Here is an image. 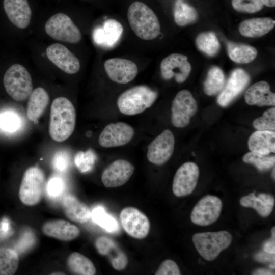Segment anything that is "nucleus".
I'll use <instances>...</instances> for the list:
<instances>
[{"label": "nucleus", "mask_w": 275, "mask_h": 275, "mask_svg": "<svg viewBox=\"0 0 275 275\" xmlns=\"http://www.w3.org/2000/svg\"><path fill=\"white\" fill-rule=\"evenodd\" d=\"M199 254L206 260L213 261L232 242V236L227 231L195 233L192 237Z\"/></svg>", "instance_id": "39448f33"}, {"label": "nucleus", "mask_w": 275, "mask_h": 275, "mask_svg": "<svg viewBox=\"0 0 275 275\" xmlns=\"http://www.w3.org/2000/svg\"><path fill=\"white\" fill-rule=\"evenodd\" d=\"M104 68L110 79L118 84H127L133 80L138 73L136 64L123 58L107 60L104 63Z\"/></svg>", "instance_id": "2eb2a0df"}, {"label": "nucleus", "mask_w": 275, "mask_h": 275, "mask_svg": "<svg viewBox=\"0 0 275 275\" xmlns=\"http://www.w3.org/2000/svg\"><path fill=\"white\" fill-rule=\"evenodd\" d=\"M127 19L133 32L142 40H153L160 34V25L156 15L141 2H134L130 5Z\"/></svg>", "instance_id": "f03ea898"}, {"label": "nucleus", "mask_w": 275, "mask_h": 275, "mask_svg": "<svg viewBox=\"0 0 275 275\" xmlns=\"http://www.w3.org/2000/svg\"><path fill=\"white\" fill-rule=\"evenodd\" d=\"M240 204L245 207H250L256 210L262 217L269 216L273 210L274 205V197L268 194L261 193L256 196L254 193L242 197Z\"/></svg>", "instance_id": "393cba45"}, {"label": "nucleus", "mask_w": 275, "mask_h": 275, "mask_svg": "<svg viewBox=\"0 0 275 275\" xmlns=\"http://www.w3.org/2000/svg\"><path fill=\"white\" fill-rule=\"evenodd\" d=\"M20 125L19 117L13 113H5L0 115V127L4 130L13 132Z\"/></svg>", "instance_id": "58836bf2"}, {"label": "nucleus", "mask_w": 275, "mask_h": 275, "mask_svg": "<svg viewBox=\"0 0 275 275\" xmlns=\"http://www.w3.org/2000/svg\"><path fill=\"white\" fill-rule=\"evenodd\" d=\"M255 258L258 261L266 263L274 262V254H270L265 252H260L256 254Z\"/></svg>", "instance_id": "a18cd8bd"}, {"label": "nucleus", "mask_w": 275, "mask_h": 275, "mask_svg": "<svg viewBox=\"0 0 275 275\" xmlns=\"http://www.w3.org/2000/svg\"><path fill=\"white\" fill-rule=\"evenodd\" d=\"M157 97V92L150 87L139 85L122 93L117 99V104L122 114L133 116L142 113L151 107Z\"/></svg>", "instance_id": "7ed1b4c3"}, {"label": "nucleus", "mask_w": 275, "mask_h": 275, "mask_svg": "<svg viewBox=\"0 0 275 275\" xmlns=\"http://www.w3.org/2000/svg\"><path fill=\"white\" fill-rule=\"evenodd\" d=\"M95 246L100 254L108 258L115 269L122 270L126 268L127 256L114 240L107 236H99L95 240Z\"/></svg>", "instance_id": "aec40b11"}, {"label": "nucleus", "mask_w": 275, "mask_h": 275, "mask_svg": "<svg viewBox=\"0 0 275 275\" xmlns=\"http://www.w3.org/2000/svg\"><path fill=\"white\" fill-rule=\"evenodd\" d=\"M242 160L245 163L253 164L261 172L269 170L274 167L275 164L274 156H269L252 151L244 154L242 157Z\"/></svg>", "instance_id": "c9c22d12"}, {"label": "nucleus", "mask_w": 275, "mask_h": 275, "mask_svg": "<svg viewBox=\"0 0 275 275\" xmlns=\"http://www.w3.org/2000/svg\"><path fill=\"white\" fill-rule=\"evenodd\" d=\"M155 275H180V271L176 263L172 260L167 259L162 262Z\"/></svg>", "instance_id": "a19ab883"}, {"label": "nucleus", "mask_w": 275, "mask_h": 275, "mask_svg": "<svg viewBox=\"0 0 275 275\" xmlns=\"http://www.w3.org/2000/svg\"><path fill=\"white\" fill-rule=\"evenodd\" d=\"M53 164L57 170L61 172L65 171L68 164L67 153L63 151L57 152L53 157Z\"/></svg>", "instance_id": "37998d69"}, {"label": "nucleus", "mask_w": 275, "mask_h": 275, "mask_svg": "<svg viewBox=\"0 0 275 275\" xmlns=\"http://www.w3.org/2000/svg\"><path fill=\"white\" fill-rule=\"evenodd\" d=\"M123 32V26L119 21L109 19L104 22L102 28L97 30L96 40L104 47L112 48L118 43Z\"/></svg>", "instance_id": "bb28decb"}, {"label": "nucleus", "mask_w": 275, "mask_h": 275, "mask_svg": "<svg viewBox=\"0 0 275 275\" xmlns=\"http://www.w3.org/2000/svg\"><path fill=\"white\" fill-rule=\"evenodd\" d=\"M232 5L237 11L249 13L258 12L264 6L261 0H232Z\"/></svg>", "instance_id": "4c0bfd02"}, {"label": "nucleus", "mask_w": 275, "mask_h": 275, "mask_svg": "<svg viewBox=\"0 0 275 275\" xmlns=\"http://www.w3.org/2000/svg\"><path fill=\"white\" fill-rule=\"evenodd\" d=\"M19 258L13 250L0 248V275H12L17 270Z\"/></svg>", "instance_id": "72a5a7b5"}, {"label": "nucleus", "mask_w": 275, "mask_h": 275, "mask_svg": "<svg viewBox=\"0 0 275 275\" xmlns=\"http://www.w3.org/2000/svg\"><path fill=\"white\" fill-rule=\"evenodd\" d=\"M227 51L230 58L233 61L240 64L251 62L257 55V51L254 47L232 42L227 43Z\"/></svg>", "instance_id": "c85d7f7f"}, {"label": "nucleus", "mask_w": 275, "mask_h": 275, "mask_svg": "<svg viewBox=\"0 0 275 275\" xmlns=\"http://www.w3.org/2000/svg\"><path fill=\"white\" fill-rule=\"evenodd\" d=\"M274 166L273 167V170H272V178H273V179H274V177H275V176H274Z\"/></svg>", "instance_id": "09e8293b"}, {"label": "nucleus", "mask_w": 275, "mask_h": 275, "mask_svg": "<svg viewBox=\"0 0 275 275\" xmlns=\"http://www.w3.org/2000/svg\"><path fill=\"white\" fill-rule=\"evenodd\" d=\"M121 225L130 236L136 239H143L149 233L150 222L147 216L138 209L127 207L120 214Z\"/></svg>", "instance_id": "9d476101"}, {"label": "nucleus", "mask_w": 275, "mask_h": 275, "mask_svg": "<svg viewBox=\"0 0 275 275\" xmlns=\"http://www.w3.org/2000/svg\"><path fill=\"white\" fill-rule=\"evenodd\" d=\"M134 135V129L130 125L122 122L111 123L100 133L98 142L104 148L119 147L128 144Z\"/></svg>", "instance_id": "f8f14e48"}, {"label": "nucleus", "mask_w": 275, "mask_h": 275, "mask_svg": "<svg viewBox=\"0 0 275 275\" xmlns=\"http://www.w3.org/2000/svg\"><path fill=\"white\" fill-rule=\"evenodd\" d=\"M67 266L73 273L79 275H94L96 268L91 260L78 252H73L69 256Z\"/></svg>", "instance_id": "c756f323"}, {"label": "nucleus", "mask_w": 275, "mask_h": 275, "mask_svg": "<svg viewBox=\"0 0 275 275\" xmlns=\"http://www.w3.org/2000/svg\"><path fill=\"white\" fill-rule=\"evenodd\" d=\"M248 147L252 152L269 155L275 152V132L269 130H257L248 140Z\"/></svg>", "instance_id": "b1692460"}, {"label": "nucleus", "mask_w": 275, "mask_h": 275, "mask_svg": "<svg viewBox=\"0 0 275 275\" xmlns=\"http://www.w3.org/2000/svg\"><path fill=\"white\" fill-rule=\"evenodd\" d=\"M246 103L250 105L274 106L275 94L270 90V85L265 81L255 83L246 91Z\"/></svg>", "instance_id": "412c9836"}, {"label": "nucleus", "mask_w": 275, "mask_h": 275, "mask_svg": "<svg viewBox=\"0 0 275 275\" xmlns=\"http://www.w3.org/2000/svg\"><path fill=\"white\" fill-rule=\"evenodd\" d=\"M174 148V135L170 130L166 129L157 136L148 145L147 153V159L154 164L162 165L171 158Z\"/></svg>", "instance_id": "9b49d317"}, {"label": "nucleus", "mask_w": 275, "mask_h": 275, "mask_svg": "<svg viewBox=\"0 0 275 275\" xmlns=\"http://www.w3.org/2000/svg\"><path fill=\"white\" fill-rule=\"evenodd\" d=\"M64 187V182L61 178L53 177L48 182L47 185V194L51 197H57L62 193Z\"/></svg>", "instance_id": "79ce46f5"}, {"label": "nucleus", "mask_w": 275, "mask_h": 275, "mask_svg": "<svg viewBox=\"0 0 275 275\" xmlns=\"http://www.w3.org/2000/svg\"><path fill=\"white\" fill-rule=\"evenodd\" d=\"M199 177L198 166L192 162H187L177 170L173 182L172 189L177 197L190 194L196 188Z\"/></svg>", "instance_id": "ddd939ff"}, {"label": "nucleus", "mask_w": 275, "mask_h": 275, "mask_svg": "<svg viewBox=\"0 0 275 275\" xmlns=\"http://www.w3.org/2000/svg\"><path fill=\"white\" fill-rule=\"evenodd\" d=\"M4 11L9 21L21 29L27 28L32 16L29 0H3Z\"/></svg>", "instance_id": "6ab92c4d"}, {"label": "nucleus", "mask_w": 275, "mask_h": 275, "mask_svg": "<svg viewBox=\"0 0 275 275\" xmlns=\"http://www.w3.org/2000/svg\"><path fill=\"white\" fill-rule=\"evenodd\" d=\"M197 110V103L191 93L186 90L179 91L172 102V124L177 128L186 127L189 125L190 118L196 114Z\"/></svg>", "instance_id": "6e6552de"}, {"label": "nucleus", "mask_w": 275, "mask_h": 275, "mask_svg": "<svg viewBox=\"0 0 275 275\" xmlns=\"http://www.w3.org/2000/svg\"><path fill=\"white\" fill-rule=\"evenodd\" d=\"M253 274L257 275H267L272 274L273 273L272 271L267 269H259L254 271Z\"/></svg>", "instance_id": "49530a36"}, {"label": "nucleus", "mask_w": 275, "mask_h": 275, "mask_svg": "<svg viewBox=\"0 0 275 275\" xmlns=\"http://www.w3.org/2000/svg\"><path fill=\"white\" fill-rule=\"evenodd\" d=\"M45 177L42 171L32 167L24 172L19 191L21 201L25 205L33 206L40 200Z\"/></svg>", "instance_id": "0eeeda50"}, {"label": "nucleus", "mask_w": 275, "mask_h": 275, "mask_svg": "<svg viewBox=\"0 0 275 275\" xmlns=\"http://www.w3.org/2000/svg\"><path fill=\"white\" fill-rule=\"evenodd\" d=\"M45 30L52 39L69 43H77L82 38L79 29L66 13L58 12L46 22Z\"/></svg>", "instance_id": "423d86ee"}, {"label": "nucleus", "mask_w": 275, "mask_h": 275, "mask_svg": "<svg viewBox=\"0 0 275 275\" xmlns=\"http://www.w3.org/2000/svg\"><path fill=\"white\" fill-rule=\"evenodd\" d=\"M49 97L47 91L42 87L34 90L29 96L27 107V117L31 121H37L47 106Z\"/></svg>", "instance_id": "cd10ccee"}, {"label": "nucleus", "mask_w": 275, "mask_h": 275, "mask_svg": "<svg viewBox=\"0 0 275 275\" xmlns=\"http://www.w3.org/2000/svg\"><path fill=\"white\" fill-rule=\"evenodd\" d=\"M62 205L65 215L72 221L84 223L91 217V211L89 207L74 196L68 195L65 196Z\"/></svg>", "instance_id": "a878e982"}, {"label": "nucleus", "mask_w": 275, "mask_h": 275, "mask_svg": "<svg viewBox=\"0 0 275 275\" xmlns=\"http://www.w3.org/2000/svg\"><path fill=\"white\" fill-rule=\"evenodd\" d=\"M94 159V156L91 152H79L75 156L74 162L81 172H86L92 168Z\"/></svg>", "instance_id": "ea45409f"}, {"label": "nucleus", "mask_w": 275, "mask_h": 275, "mask_svg": "<svg viewBox=\"0 0 275 275\" xmlns=\"http://www.w3.org/2000/svg\"><path fill=\"white\" fill-rule=\"evenodd\" d=\"M76 112L72 103L67 98L59 97L53 100L50 113L49 135L56 142H63L74 131Z\"/></svg>", "instance_id": "f257e3e1"}, {"label": "nucleus", "mask_w": 275, "mask_h": 275, "mask_svg": "<svg viewBox=\"0 0 275 275\" xmlns=\"http://www.w3.org/2000/svg\"><path fill=\"white\" fill-rule=\"evenodd\" d=\"M174 17L177 25L184 26L195 22L198 18V13L194 8L182 0H176Z\"/></svg>", "instance_id": "7c9ffc66"}, {"label": "nucleus", "mask_w": 275, "mask_h": 275, "mask_svg": "<svg viewBox=\"0 0 275 275\" xmlns=\"http://www.w3.org/2000/svg\"><path fill=\"white\" fill-rule=\"evenodd\" d=\"M222 202L218 197L206 195L201 198L194 207L191 214V222L199 226H206L216 222L222 209Z\"/></svg>", "instance_id": "1a4fd4ad"}, {"label": "nucleus", "mask_w": 275, "mask_h": 275, "mask_svg": "<svg viewBox=\"0 0 275 275\" xmlns=\"http://www.w3.org/2000/svg\"><path fill=\"white\" fill-rule=\"evenodd\" d=\"M196 44L201 51L210 57L215 56L220 49L218 40L215 34L212 32L199 34L196 38Z\"/></svg>", "instance_id": "473e14b6"}, {"label": "nucleus", "mask_w": 275, "mask_h": 275, "mask_svg": "<svg viewBox=\"0 0 275 275\" xmlns=\"http://www.w3.org/2000/svg\"><path fill=\"white\" fill-rule=\"evenodd\" d=\"M160 67L163 79L169 80L174 77L179 84L186 80L191 70L187 57L180 53H172L166 57L162 60Z\"/></svg>", "instance_id": "4468645a"}, {"label": "nucleus", "mask_w": 275, "mask_h": 275, "mask_svg": "<svg viewBox=\"0 0 275 275\" xmlns=\"http://www.w3.org/2000/svg\"><path fill=\"white\" fill-rule=\"evenodd\" d=\"M42 231L49 237L63 241L73 240L80 233L79 229L76 226L62 219L46 222L42 226Z\"/></svg>", "instance_id": "4be33fe9"}, {"label": "nucleus", "mask_w": 275, "mask_h": 275, "mask_svg": "<svg viewBox=\"0 0 275 275\" xmlns=\"http://www.w3.org/2000/svg\"><path fill=\"white\" fill-rule=\"evenodd\" d=\"M134 167L125 159H117L103 171L101 181L106 187H117L126 183L133 173Z\"/></svg>", "instance_id": "a211bd4d"}, {"label": "nucleus", "mask_w": 275, "mask_h": 275, "mask_svg": "<svg viewBox=\"0 0 275 275\" xmlns=\"http://www.w3.org/2000/svg\"><path fill=\"white\" fill-rule=\"evenodd\" d=\"M225 83V78L222 70L217 67H213L208 71L204 81V92L208 96L216 95L222 90Z\"/></svg>", "instance_id": "2f4dec72"}, {"label": "nucleus", "mask_w": 275, "mask_h": 275, "mask_svg": "<svg viewBox=\"0 0 275 275\" xmlns=\"http://www.w3.org/2000/svg\"><path fill=\"white\" fill-rule=\"evenodd\" d=\"M274 25L275 21L271 18H255L242 21L239 24V31L243 36L259 37L268 33Z\"/></svg>", "instance_id": "5701e85b"}, {"label": "nucleus", "mask_w": 275, "mask_h": 275, "mask_svg": "<svg viewBox=\"0 0 275 275\" xmlns=\"http://www.w3.org/2000/svg\"><path fill=\"white\" fill-rule=\"evenodd\" d=\"M3 83L7 93L17 101L26 100L33 91L31 74L23 66L18 63L12 64L6 70Z\"/></svg>", "instance_id": "20e7f679"}, {"label": "nucleus", "mask_w": 275, "mask_h": 275, "mask_svg": "<svg viewBox=\"0 0 275 275\" xmlns=\"http://www.w3.org/2000/svg\"><path fill=\"white\" fill-rule=\"evenodd\" d=\"M255 128L259 130H275V108L266 111L261 117L256 118L253 122Z\"/></svg>", "instance_id": "e433bc0d"}, {"label": "nucleus", "mask_w": 275, "mask_h": 275, "mask_svg": "<svg viewBox=\"0 0 275 275\" xmlns=\"http://www.w3.org/2000/svg\"><path fill=\"white\" fill-rule=\"evenodd\" d=\"M48 59L64 72L73 74L80 69L78 59L65 46L60 43H53L46 49Z\"/></svg>", "instance_id": "f3484780"}, {"label": "nucleus", "mask_w": 275, "mask_h": 275, "mask_svg": "<svg viewBox=\"0 0 275 275\" xmlns=\"http://www.w3.org/2000/svg\"><path fill=\"white\" fill-rule=\"evenodd\" d=\"M91 216L93 221L108 232H116L118 228V223L116 219L108 214L105 209L100 206L95 207Z\"/></svg>", "instance_id": "f704fd0d"}, {"label": "nucleus", "mask_w": 275, "mask_h": 275, "mask_svg": "<svg viewBox=\"0 0 275 275\" xmlns=\"http://www.w3.org/2000/svg\"><path fill=\"white\" fill-rule=\"evenodd\" d=\"M271 238L266 241L263 246V251L265 252L274 254L275 253V229L274 227L271 229Z\"/></svg>", "instance_id": "c03bdc74"}, {"label": "nucleus", "mask_w": 275, "mask_h": 275, "mask_svg": "<svg viewBox=\"0 0 275 275\" xmlns=\"http://www.w3.org/2000/svg\"><path fill=\"white\" fill-rule=\"evenodd\" d=\"M263 5L269 7H273L275 6V0H261Z\"/></svg>", "instance_id": "de8ad7c7"}, {"label": "nucleus", "mask_w": 275, "mask_h": 275, "mask_svg": "<svg viewBox=\"0 0 275 275\" xmlns=\"http://www.w3.org/2000/svg\"><path fill=\"white\" fill-rule=\"evenodd\" d=\"M250 80L248 73L240 68L233 70L217 97L219 106L229 105L245 89Z\"/></svg>", "instance_id": "dca6fc26"}]
</instances>
